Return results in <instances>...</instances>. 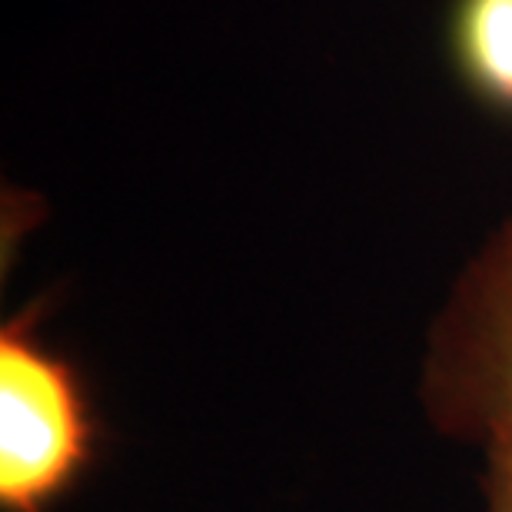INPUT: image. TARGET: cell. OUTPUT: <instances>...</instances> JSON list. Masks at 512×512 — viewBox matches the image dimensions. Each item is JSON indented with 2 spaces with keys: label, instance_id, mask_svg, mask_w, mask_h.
I'll return each mask as SVG.
<instances>
[{
  "label": "cell",
  "instance_id": "cell-1",
  "mask_svg": "<svg viewBox=\"0 0 512 512\" xmlns=\"http://www.w3.org/2000/svg\"><path fill=\"white\" fill-rule=\"evenodd\" d=\"M100 456L84 376L24 310L0 330V512H54Z\"/></svg>",
  "mask_w": 512,
  "mask_h": 512
},
{
  "label": "cell",
  "instance_id": "cell-2",
  "mask_svg": "<svg viewBox=\"0 0 512 512\" xmlns=\"http://www.w3.org/2000/svg\"><path fill=\"white\" fill-rule=\"evenodd\" d=\"M416 396L443 439L483 449L512 433V220L473 253L439 306Z\"/></svg>",
  "mask_w": 512,
  "mask_h": 512
},
{
  "label": "cell",
  "instance_id": "cell-3",
  "mask_svg": "<svg viewBox=\"0 0 512 512\" xmlns=\"http://www.w3.org/2000/svg\"><path fill=\"white\" fill-rule=\"evenodd\" d=\"M449 50L473 97L512 114V0H456Z\"/></svg>",
  "mask_w": 512,
  "mask_h": 512
},
{
  "label": "cell",
  "instance_id": "cell-4",
  "mask_svg": "<svg viewBox=\"0 0 512 512\" xmlns=\"http://www.w3.org/2000/svg\"><path fill=\"white\" fill-rule=\"evenodd\" d=\"M483 512H512V433L483 446Z\"/></svg>",
  "mask_w": 512,
  "mask_h": 512
}]
</instances>
